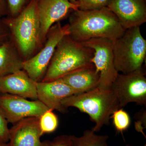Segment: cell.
I'll return each instance as SVG.
<instances>
[{
  "label": "cell",
  "instance_id": "cell-29",
  "mask_svg": "<svg viewBox=\"0 0 146 146\" xmlns=\"http://www.w3.org/2000/svg\"><path fill=\"white\" fill-rule=\"evenodd\" d=\"M125 146H132L131 145H126Z\"/></svg>",
  "mask_w": 146,
  "mask_h": 146
},
{
  "label": "cell",
  "instance_id": "cell-30",
  "mask_svg": "<svg viewBox=\"0 0 146 146\" xmlns=\"http://www.w3.org/2000/svg\"><path fill=\"white\" fill-rule=\"evenodd\" d=\"M142 146H146V144H145V145H144Z\"/></svg>",
  "mask_w": 146,
  "mask_h": 146
},
{
  "label": "cell",
  "instance_id": "cell-6",
  "mask_svg": "<svg viewBox=\"0 0 146 146\" xmlns=\"http://www.w3.org/2000/svg\"><path fill=\"white\" fill-rule=\"evenodd\" d=\"M69 34L68 24L62 26L58 22L50 29L42 48L23 63V70L31 78L36 82L42 81L58 44L65 35Z\"/></svg>",
  "mask_w": 146,
  "mask_h": 146
},
{
  "label": "cell",
  "instance_id": "cell-26",
  "mask_svg": "<svg viewBox=\"0 0 146 146\" xmlns=\"http://www.w3.org/2000/svg\"><path fill=\"white\" fill-rule=\"evenodd\" d=\"M7 16V10L5 0H0V21Z\"/></svg>",
  "mask_w": 146,
  "mask_h": 146
},
{
  "label": "cell",
  "instance_id": "cell-22",
  "mask_svg": "<svg viewBox=\"0 0 146 146\" xmlns=\"http://www.w3.org/2000/svg\"><path fill=\"white\" fill-rule=\"evenodd\" d=\"M8 121L0 108V143H7L9 141V129Z\"/></svg>",
  "mask_w": 146,
  "mask_h": 146
},
{
  "label": "cell",
  "instance_id": "cell-24",
  "mask_svg": "<svg viewBox=\"0 0 146 146\" xmlns=\"http://www.w3.org/2000/svg\"><path fill=\"white\" fill-rule=\"evenodd\" d=\"M137 121L135 123V129L136 131L142 133L146 138L143 131V129L146 127V113L145 110H141L136 114Z\"/></svg>",
  "mask_w": 146,
  "mask_h": 146
},
{
  "label": "cell",
  "instance_id": "cell-10",
  "mask_svg": "<svg viewBox=\"0 0 146 146\" xmlns=\"http://www.w3.org/2000/svg\"><path fill=\"white\" fill-rule=\"evenodd\" d=\"M36 3L41 39L44 45L50 29L66 18L73 11L78 9V6L70 2L69 0H36Z\"/></svg>",
  "mask_w": 146,
  "mask_h": 146
},
{
  "label": "cell",
  "instance_id": "cell-21",
  "mask_svg": "<svg viewBox=\"0 0 146 146\" xmlns=\"http://www.w3.org/2000/svg\"><path fill=\"white\" fill-rule=\"evenodd\" d=\"M80 10L100 9L107 7L109 0H76Z\"/></svg>",
  "mask_w": 146,
  "mask_h": 146
},
{
  "label": "cell",
  "instance_id": "cell-20",
  "mask_svg": "<svg viewBox=\"0 0 146 146\" xmlns=\"http://www.w3.org/2000/svg\"><path fill=\"white\" fill-rule=\"evenodd\" d=\"M7 10V16L14 18L24 10L31 0H5Z\"/></svg>",
  "mask_w": 146,
  "mask_h": 146
},
{
  "label": "cell",
  "instance_id": "cell-3",
  "mask_svg": "<svg viewBox=\"0 0 146 146\" xmlns=\"http://www.w3.org/2000/svg\"><path fill=\"white\" fill-rule=\"evenodd\" d=\"M61 104L66 109L76 108L89 115L95 123L91 129L94 132L100 131L104 126L109 124L111 115L120 108L117 99L111 88L97 87L85 93L67 97Z\"/></svg>",
  "mask_w": 146,
  "mask_h": 146
},
{
  "label": "cell",
  "instance_id": "cell-17",
  "mask_svg": "<svg viewBox=\"0 0 146 146\" xmlns=\"http://www.w3.org/2000/svg\"><path fill=\"white\" fill-rule=\"evenodd\" d=\"M95 133L92 130L87 129L80 137L72 136V146H108L107 141L109 136Z\"/></svg>",
  "mask_w": 146,
  "mask_h": 146
},
{
  "label": "cell",
  "instance_id": "cell-16",
  "mask_svg": "<svg viewBox=\"0 0 146 146\" xmlns=\"http://www.w3.org/2000/svg\"><path fill=\"white\" fill-rule=\"evenodd\" d=\"M23 62L11 38L0 45V77L23 70Z\"/></svg>",
  "mask_w": 146,
  "mask_h": 146
},
{
  "label": "cell",
  "instance_id": "cell-13",
  "mask_svg": "<svg viewBox=\"0 0 146 146\" xmlns=\"http://www.w3.org/2000/svg\"><path fill=\"white\" fill-rule=\"evenodd\" d=\"M39 118H25L14 124L9 129V146H46L48 141H41Z\"/></svg>",
  "mask_w": 146,
  "mask_h": 146
},
{
  "label": "cell",
  "instance_id": "cell-9",
  "mask_svg": "<svg viewBox=\"0 0 146 146\" xmlns=\"http://www.w3.org/2000/svg\"><path fill=\"white\" fill-rule=\"evenodd\" d=\"M0 108L8 123L14 124L30 117L39 118L49 110L38 100L29 101L16 95H0Z\"/></svg>",
  "mask_w": 146,
  "mask_h": 146
},
{
  "label": "cell",
  "instance_id": "cell-27",
  "mask_svg": "<svg viewBox=\"0 0 146 146\" xmlns=\"http://www.w3.org/2000/svg\"><path fill=\"white\" fill-rule=\"evenodd\" d=\"M69 1H70V2L72 3L78 5L76 1V0H69Z\"/></svg>",
  "mask_w": 146,
  "mask_h": 146
},
{
  "label": "cell",
  "instance_id": "cell-23",
  "mask_svg": "<svg viewBox=\"0 0 146 146\" xmlns=\"http://www.w3.org/2000/svg\"><path fill=\"white\" fill-rule=\"evenodd\" d=\"M46 146H72V136L63 135L57 136L52 141H48Z\"/></svg>",
  "mask_w": 146,
  "mask_h": 146
},
{
  "label": "cell",
  "instance_id": "cell-1",
  "mask_svg": "<svg viewBox=\"0 0 146 146\" xmlns=\"http://www.w3.org/2000/svg\"><path fill=\"white\" fill-rule=\"evenodd\" d=\"M68 24L69 36L80 43L93 38L115 40L126 30L117 17L107 7L95 10L73 11Z\"/></svg>",
  "mask_w": 146,
  "mask_h": 146
},
{
  "label": "cell",
  "instance_id": "cell-5",
  "mask_svg": "<svg viewBox=\"0 0 146 146\" xmlns=\"http://www.w3.org/2000/svg\"><path fill=\"white\" fill-rule=\"evenodd\" d=\"M115 69L126 74L142 68L146 56V40L140 27L126 30L119 38L113 41Z\"/></svg>",
  "mask_w": 146,
  "mask_h": 146
},
{
  "label": "cell",
  "instance_id": "cell-18",
  "mask_svg": "<svg viewBox=\"0 0 146 146\" xmlns=\"http://www.w3.org/2000/svg\"><path fill=\"white\" fill-rule=\"evenodd\" d=\"M39 124L43 135L52 133L58 126V118L53 110L49 109L39 117Z\"/></svg>",
  "mask_w": 146,
  "mask_h": 146
},
{
  "label": "cell",
  "instance_id": "cell-28",
  "mask_svg": "<svg viewBox=\"0 0 146 146\" xmlns=\"http://www.w3.org/2000/svg\"><path fill=\"white\" fill-rule=\"evenodd\" d=\"M0 146H9L7 143H0Z\"/></svg>",
  "mask_w": 146,
  "mask_h": 146
},
{
  "label": "cell",
  "instance_id": "cell-19",
  "mask_svg": "<svg viewBox=\"0 0 146 146\" xmlns=\"http://www.w3.org/2000/svg\"><path fill=\"white\" fill-rule=\"evenodd\" d=\"M113 124L118 133H122L129 127L131 123L130 116L122 108L117 110L111 116Z\"/></svg>",
  "mask_w": 146,
  "mask_h": 146
},
{
  "label": "cell",
  "instance_id": "cell-8",
  "mask_svg": "<svg viewBox=\"0 0 146 146\" xmlns=\"http://www.w3.org/2000/svg\"><path fill=\"white\" fill-rule=\"evenodd\" d=\"M111 88L120 108L131 103L146 106V77L143 68L128 74H119Z\"/></svg>",
  "mask_w": 146,
  "mask_h": 146
},
{
  "label": "cell",
  "instance_id": "cell-4",
  "mask_svg": "<svg viewBox=\"0 0 146 146\" xmlns=\"http://www.w3.org/2000/svg\"><path fill=\"white\" fill-rule=\"evenodd\" d=\"M94 50L65 35L58 44L41 82L54 81L68 73L92 64Z\"/></svg>",
  "mask_w": 146,
  "mask_h": 146
},
{
  "label": "cell",
  "instance_id": "cell-7",
  "mask_svg": "<svg viewBox=\"0 0 146 146\" xmlns=\"http://www.w3.org/2000/svg\"><path fill=\"white\" fill-rule=\"evenodd\" d=\"M113 41L106 38H98L81 43L94 50V56L91 62L100 73L98 87L102 89L111 88L119 74L114 64Z\"/></svg>",
  "mask_w": 146,
  "mask_h": 146
},
{
  "label": "cell",
  "instance_id": "cell-2",
  "mask_svg": "<svg viewBox=\"0 0 146 146\" xmlns=\"http://www.w3.org/2000/svg\"><path fill=\"white\" fill-rule=\"evenodd\" d=\"M3 20L24 61L31 58L42 48L44 44L41 39L36 0H31L16 17L6 16Z\"/></svg>",
  "mask_w": 146,
  "mask_h": 146
},
{
  "label": "cell",
  "instance_id": "cell-11",
  "mask_svg": "<svg viewBox=\"0 0 146 146\" xmlns=\"http://www.w3.org/2000/svg\"><path fill=\"white\" fill-rule=\"evenodd\" d=\"M107 7L126 30L146 22V0H109Z\"/></svg>",
  "mask_w": 146,
  "mask_h": 146
},
{
  "label": "cell",
  "instance_id": "cell-14",
  "mask_svg": "<svg viewBox=\"0 0 146 146\" xmlns=\"http://www.w3.org/2000/svg\"><path fill=\"white\" fill-rule=\"evenodd\" d=\"M36 83L22 70L0 77V92L36 100Z\"/></svg>",
  "mask_w": 146,
  "mask_h": 146
},
{
  "label": "cell",
  "instance_id": "cell-15",
  "mask_svg": "<svg viewBox=\"0 0 146 146\" xmlns=\"http://www.w3.org/2000/svg\"><path fill=\"white\" fill-rule=\"evenodd\" d=\"M78 94L85 93L97 88L100 73L92 63L68 73L59 78Z\"/></svg>",
  "mask_w": 146,
  "mask_h": 146
},
{
  "label": "cell",
  "instance_id": "cell-12",
  "mask_svg": "<svg viewBox=\"0 0 146 146\" xmlns=\"http://www.w3.org/2000/svg\"><path fill=\"white\" fill-rule=\"evenodd\" d=\"M37 100L49 109L66 113L68 109L62 106L65 98L78 94L74 90L59 79L54 81L36 83Z\"/></svg>",
  "mask_w": 146,
  "mask_h": 146
},
{
  "label": "cell",
  "instance_id": "cell-25",
  "mask_svg": "<svg viewBox=\"0 0 146 146\" xmlns=\"http://www.w3.org/2000/svg\"><path fill=\"white\" fill-rule=\"evenodd\" d=\"M10 39V32L2 19L0 21V45Z\"/></svg>",
  "mask_w": 146,
  "mask_h": 146
}]
</instances>
